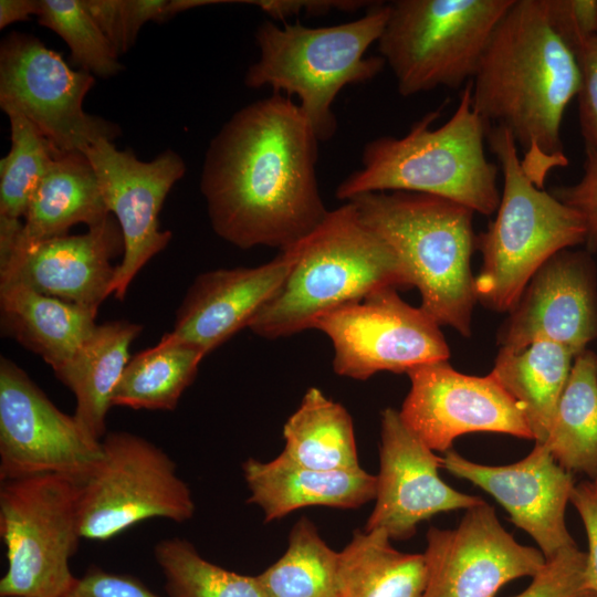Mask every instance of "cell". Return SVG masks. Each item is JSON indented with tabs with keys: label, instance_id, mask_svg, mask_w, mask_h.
<instances>
[{
	"label": "cell",
	"instance_id": "35",
	"mask_svg": "<svg viewBox=\"0 0 597 597\" xmlns=\"http://www.w3.org/2000/svg\"><path fill=\"white\" fill-rule=\"evenodd\" d=\"M85 8L118 55L135 43L149 21L165 22L167 0H83Z\"/></svg>",
	"mask_w": 597,
	"mask_h": 597
},
{
	"label": "cell",
	"instance_id": "39",
	"mask_svg": "<svg viewBox=\"0 0 597 597\" xmlns=\"http://www.w3.org/2000/svg\"><path fill=\"white\" fill-rule=\"evenodd\" d=\"M557 199L576 209L587 227L586 247L597 249V154L586 151L584 172L574 185L557 187L551 191Z\"/></svg>",
	"mask_w": 597,
	"mask_h": 597
},
{
	"label": "cell",
	"instance_id": "43",
	"mask_svg": "<svg viewBox=\"0 0 597 597\" xmlns=\"http://www.w3.org/2000/svg\"><path fill=\"white\" fill-rule=\"evenodd\" d=\"M40 9V0H1L0 1V29L18 21H27L30 15H36Z\"/></svg>",
	"mask_w": 597,
	"mask_h": 597
},
{
	"label": "cell",
	"instance_id": "7",
	"mask_svg": "<svg viewBox=\"0 0 597 597\" xmlns=\"http://www.w3.org/2000/svg\"><path fill=\"white\" fill-rule=\"evenodd\" d=\"M486 140L503 174V191L495 219L476 238L482 265L474 293L484 307L509 313L548 259L586 242L587 227L576 209L530 179L505 128L490 125Z\"/></svg>",
	"mask_w": 597,
	"mask_h": 597
},
{
	"label": "cell",
	"instance_id": "25",
	"mask_svg": "<svg viewBox=\"0 0 597 597\" xmlns=\"http://www.w3.org/2000/svg\"><path fill=\"white\" fill-rule=\"evenodd\" d=\"M142 326L127 321L96 325L75 356L54 371L75 396L74 417L95 439L106 434L113 391L129 360V347Z\"/></svg>",
	"mask_w": 597,
	"mask_h": 597
},
{
	"label": "cell",
	"instance_id": "12",
	"mask_svg": "<svg viewBox=\"0 0 597 597\" xmlns=\"http://www.w3.org/2000/svg\"><path fill=\"white\" fill-rule=\"evenodd\" d=\"M397 290H377L314 322L313 328L332 342L337 375L365 380L379 371L408 373L449 359L440 325L420 306L406 303Z\"/></svg>",
	"mask_w": 597,
	"mask_h": 597
},
{
	"label": "cell",
	"instance_id": "23",
	"mask_svg": "<svg viewBox=\"0 0 597 597\" xmlns=\"http://www.w3.org/2000/svg\"><path fill=\"white\" fill-rule=\"evenodd\" d=\"M96 313L21 283H0L1 332L41 356L53 371L82 347L97 325Z\"/></svg>",
	"mask_w": 597,
	"mask_h": 597
},
{
	"label": "cell",
	"instance_id": "30",
	"mask_svg": "<svg viewBox=\"0 0 597 597\" xmlns=\"http://www.w3.org/2000/svg\"><path fill=\"white\" fill-rule=\"evenodd\" d=\"M569 472L597 478V356H575L551 429L543 442Z\"/></svg>",
	"mask_w": 597,
	"mask_h": 597
},
{
	"label": "cell",
	"instance_id": "41",
	"mask_svg": "<svg viewBox=\"0 0 597 597\" xmlns=\"http://www.w3.org/2000/svg\"><path fill=\"white\" fill-rule=\"evenodd\" d=\"M570 503L582 519L588 540L585 565L586 585L597 594V484L594 481L575 484Z\"/></svg>",
	"mask_w": 597,
	"mask_h": 597
},
{
	"label": "cell",
	"instance_id": "24",
	"mask_svg": "<svg viewBox=\"0 0 597 597\" xmlns=\"http://www.w3.org/2000/svg\"><path fill=\"white\" fill-rule=\"evenodd\" d=\"M109 216L87 156L56 149L29 201L15 245L66 235L77 223L92 228Z\"/></svg>",
	"mask_w": 597,
	"mask_h": 597
},
{
	"label": "cell",
	"instance_id": "18",
	"mask_svg": "<svg viewBox=\"0 0 597 597\" xmlns=\"http://www.w3.org/2000/svg\"><path fill=\"white\" fill-rule=\"evenodd\" d=\"M597 338V287L588 253L563 250L527 283L498 333L500 349L520 352L552 342L574 356Z\"/></svg>",
	"mask_w": 597,
	"mask_h": 597
},
{
	"label": "cell",
	"instance_id": "21",
	"mask_svg": "<svg viewBox=\"0 0 597 597\" xmlns=\"http://www.w3.org/2000/svg\"><path fill=\"white\" fill-rule=\"evenodd\" d=\"M293 263L292 252L285 250L259 266L201 273L181 302L170 335L208 355L249 326L285 282Z\"/></svg>",
	"mask_w": 597,
	"mask_h": 597
},
{
	"label": "cell",
	"instance_id": "6",
	"mask_svg": "<svg viewBox=\"0 0 597 597\" xmlns=\"http://www.w3.org/2000/svg\"><path fill=\"white\" fill-rule=\"evenodd\" d=\"M388 15L389 3L374 1L360 18L332 27L264 21L255 32L259 59L244 84L295 95L318 140H328L337 128L333 104L341 90L374 78L386 65L366 52L379 40Z\"/></svg>",
	"mask_w": 597,
	"mask_h": 597
},
{
	"label": "cell",
	"instance_id": "14",
	"mask_svg": "<svg viewBox=\"0 0 597 597\" xmlns=\"http://www.w3.org/2000/svg\"><path fill=\"white\" fill-rule=\"evenodd\" d=\"M83 153L123 234V259L112 284V294L123 300L135 275L171 239L170 231L159 229L158 214L172 186L184 177L186 165L171 149L144 161L130 150L117 149L108 139L97 140Z\"/></svg>",
	"mask_w": 597,
	"mask_h": 597
},
{
	"label": "cell",
	"instance_id": "9",
	"mask_svg": "<svg viewBox=\"0 0 597 597\" xmlns=\"http://www.w3.org/2000/svg\"><path fill=\"white\" fill-rule=\"evenodd\" d=\"M0 535L8 568L1 597H62L82 538L76 482L59 474L2 481Z\"/></svg>",
	"mask_w": 597,
	"mask_h": 597
},
{
	"label": "cell",
	"instance_id": "38",
	"mask_svg": "<svg viewBox=\"0 0 597 597\" xmlns=\"http://www.w3.org/2000/svg\"><path fill=\"white\" fill-rule=\"evenodd\" d=\"M551 25L573 49L597 36V0H544Z\"/></svg>",
	"mask_w": 597,
	"mask_h": 597
},
{
	"label": "cell",
	"instance_id": "28",
	"mask_svg": "<svg viewBox=\"0 0 597 597\" xmlns=\"http://www.w3.org/2000/svg\"><path fill=\"white\" fill-rule=\"evenodd\" d=\"M207 354L165 334L158 344L129 358L112 395V407L174 410Z\"/></svg>",
	"mask_w": 597,
	"mask_h": 597
},
{
	"label": "cell",
	"instance_id": "15",
	"mask_svg": "<svg viewBox=\"0 0 597 597\" xmlns=\"http://www.w3.org/2000/svg\"><path fill=\"white\" fill-rule=\"evenodd\" d=\"M407 375L410 390L399 415L431 450L447 452L458 437L473 432L533 440L519 405L491 374L465 375L446 360L415 367Z\"/></svg>",
	"mask_w": 597,
	"mask_h": 597
},
{
	"label": "cell",
	"instance_id": "33",
	"mask_svg": "<svg viewBox=\"0 0 597 597\" xmlns=\"http://www.w3.org/2000/svg\"><path fill=\"white\" fill-rule=\"evenodd\" d=\"M154 555L169 597H268L258 575L224 569L205 559L184 538L160 541Z\"/></svg>",
	"mask_w": 597,
	"mask_h": 597
},
{
	"label": "cell",
	"instance_id": "32",
	"mask_svg": "<svg viewBox=\"0 0 597 597\" xmlns=\"http://www.w3.org/2000/svg\"><path fill=\"white\" fill-rule=\"evenodd\" d=\"M338 552L307 517L292 527L284 554L258 578L268 597H341Z\"/></svg>",
	"mask_w": 597,
	"mask_h": 597
},
{
	"label": "cell",
	"instance_id": "5",
	"mask_svg": "<svg viewBox=\"0 0 597 597\" xmlns=\"http://www.w3.org/2000/svg\"><path fill=\"white\" fill-rule=\"evenodd\" d=\"M349 201L407 264L420 307L439 325L470 336L476 302L474 212L444 198L407 191L369 192Z\"/></svg>",
	"mask_w": 597,
	"mask_h": 597
},
{
	"label": "cell",
	"instance_id": "34",
	"mask_svg": "<svg viewBox=\"0 0 597 597\" xmlns=\"http://www.w3.org/2000/svg\"><path fill=\"white\" fill-rule=\"evenodd\" d=\"M45 27L67 44L73 63L98 77H111L123 69L103 31L84 6L83 0H40L36 14Z\"/></svg>",
	"mask_w": 597,
	"mask_h": 597
},
{
	"label": "cell",
	"instance_id": "22",
	"mask_svg": "<svg viewBox=\"0 0 597 597\" xmlns=\"http://www.w3.org/2000/svg\"><path fill=\"white\" fill-rule=\"evenodd\" d=\"M250 496L265 522L307 506L357 509L375 499L376 475L356 470H320L301 465L281 452L271 461L250 458L242 464Z\"/></svg>",
	"mask_w": 597,
	"mask_h": 597
},
{
	"label": "cell",
	"instance_id": "42",
	"mask_svg": "<svg viewBox=\"0 0 597 597\" xmlns=\"http://www.w3.org/2000/svg\"><path fill=\"white\" fill-rule=\"evenodd\" d=\"M238 2L255 6L273 20L283 21L300 13L316 17L333 10L349 12L368 8L374 3V1L362 0H244Z\"/></svg>",
	"mask_w": 597,
	"mask_h": 597
},
{
	"label": "cell",
	"instance_id": "31",
	"mask_svg": "<svg viewBox=\"0 0 597 597\" xmlns=\"http://www.w3.org/2000/svg\"><path fill=\"white\" fill-rule=\"evenodd\" d=\"M2 111L10 122L11 147L0 160V260L14 248L21 218L56 150L20 112Z\"/></svg>",
	"mask_w": 597,
	"mask_h": 597
},
{
	"label": "cell",
	"instance_id": "4",
	"mask_svg": "<svg viewBox=\"0 0 597 597\" xmlns=\"http://www.w3.org/2000/svg\"><path fill=\"white\" fill-rule=\"evenodd\" d=\"M289 250L290 274L248 326L268 339L313 328L320 316L377 290L413 286L407 264L352 201L329 210Z\"/></svg>",
	"mask_w": 597,
	"mask_h": 597
},
{
	"label": "cell",
	"instance_id": "45",
	"mask_svg": "<svg viewBox=\"0 0 597 597\" xmlns=\"http://www.w3.org/2000/svg\"><path fill=\"white\" fill-rule=\"evenodd\" d=\"M594 482L597 484V478H596V480Z\"/></svg>",
	"mask_w": 597,
	"mask_h": 597
},
{
	"label": "cell",
	"instance_id": "13",
	"mask_svg": "<svg viewBox=\"0 0 597 597\" xmlns=\"http://www.w3.org/2000/svg\"><path fill=\"white\" fill-rule=\"evenodd\" d=\"M101 440L61 411L15 363L0 360V480L42 474L82 480Z\"/></svg>",
	"mask_w": 597,
	"mask_h": 597
},
{
	"label": "cell",
	"instance_id": "40",
	"mask_svg": "<svg viewBox=\"0 0 597 597\" xmlns=\"http://www.w3.org/2000/svg\"><path fill=\"white\" fill-rule=\"evenodd\" d=\"M62 597H160L138 578L92 566Z\"/></svg>",
	"mask_w": 597,
	"mask_h": 597
},
{
	"label": "cell",
	"instance_id": "27",
	"mask_svg": "<svg viewBox=\"0 0 597 597\" xmlns=\"http://www.w3.org/2000/svg\"><path fill=\"white\" fill-rule=\"evenodd\" d=\"M381 530L355 532L338 552L341 597H423L427 565L423 554L392 547Z\"/></svg>",
	"mask_w": 597,
	"mask_h": 597
},
{
	"label": "cell",
	"instance_id": "10",
	"mask_svg": "<svg viewBox=\"0 0 597 597\" xmlns=\"http://www.w3.org/2000/svg\"><path fill=\"white\" fill-rule=\"evenodd\" d=\"M101 446L98 461L76 482L82 538L107 541L150 519L193 516L190 488L163 449L126 431L106 433Z\"/></svg>",
	"mask_w": 597,
	"mask_h": 597
},
{
	"label": "cell",
	"instance_id": "17",
	"mask_svg": "<svg viewBox=\"0 0 597 597\" xmlns=\"http://www.w3.org/2000/svg\"><path fill=\"white\" fill-rule=\"evenodd\" d=\"M379 463L375 505L365 531L381 530L390 540H408L421 522L439 513L468 510L484 502L441 479L442 458L392 408L384 409L380 416Z\"/></svg>",
	"mask_w": 597,
	"mask_h": 597
},
{
	"label": "cell",
	"instance_id": "16",
	"mask_svg": "<svg viewBox=\"0 0 597 597\" xmlns=\"http://www.w3.org/2000/svg\"><path fill=\"white\" fill-rule=\"evenodd\" d=\"M426 537L423 597H495L504 585L532 578L546 563L538 548L516 542L485 502L465 510L455 528L431 526Z\"/></svg>",
	"mask_w": 597,
	"mask_h": 597
},
{
	"label": "cell",
	"instance_id": "1",
	"mask_svg": "<svg viewBox=\"0 0 597 597\" xmlns=\"http://www.w3.org/2000/svg\"><path fill=\"white\" fill-rule=\"evenodd\" d=\"M318 142L280 93L235 112L211 139L200 177L214 232L240 249L281 252L310 234L329 211L316 178Z\"/></svg>",
	"mask_w": 597,
	"mask_h": 597
},
{
	"label": "cell",
	"instance_id": "2",
	"mask_svg": "<svg viewBox=\"0 0 597 597\" xmlns=\"http://www.w3.org/2000/svg\"><path fill=\"white\" fill-rule=\"evenodd\" d=\"M471 82L473 109L511 134L524 171L543 188L553 169L568 165L561 128L580 86L576 56L551 25L544 0H514Z\"/></svg>",
	"mask_w": 597,
	"mask_h": 597
},
{
	"label": "cell",
	"instance_id": "26",
	"mask_svg": "<svg viewBox=\"0 0 597 597\" xmlns=\"http://www.w3.org/2000/svg\"><path fill=\"white\" fill-rule=\"evenodd\" d=\"M575 356L562 345L535 342L520 352L500 349L491 375L522 410L535 442L543 443Z\"/></svg>",
	"mask_w": 597,
	"mask_h": 597
},
{
	"label": "cell",
	"instance_id": "44",
	"mask_svg": "<svg viewBox=\"0 0 597 597\" xmlns=\"http://www.w3.org/2000/svg\"><path fill=\"white\" fill-rule=\"evenodd\" d=\"M235 1H224V0H167V4L165 7L164 17L165 21L169 20L170 18L175 17L178 13H181L184 11L203 7V6H210V4H219V3H233Z\"/></svg>",
	"mask_w": 597,
	"mask_h": 597
},
{
	"label": "cell",
	"instance_id": "8",
	"mask_svg": "<svg viewBox=\"0 0 597 597\" xmlns=\"http://www.w3.org/2000/svg\"><path fill=\"white\" fill-rule=\"evenodd\" d=\"M514 0H396L377 41L400 95L472 81L490 38Z\"/></svg>",
	"mask_w": 597,
	"mask_h": 597
},
{
	"label": "cell",
	"instance_id": "3",
	"mask_svg": "<svg viewBox=\"0 0 597 597\" xmlns=\"http://www.w3.org/2000/svg\"><path fill=\"white\" fill-rule=\"evenodd\" d=\"M472 82L461 91L452 116L433 128L441 108L416 121L400 137L368 142L362 167L336 188L343 201L369 192L407 191L436 196L491 216L501 193L499 166L485 156L489 124L473 109Z\"/></svg>",
	"mask_w": 597,
	"mask_h": 597
},
{
	"label": "cell",
	"instance_id": "29",
	"mask_svg": "<svg viewBox=\"0 0 597 597\" xmlns=\"http://www.w3.org/2000/svg\"><path fill=\"white\" fill-rule=\"evenodd\" d=\"M283 453L320 470L359 469L354 425L346 408L311 387L283 426Z\"/></svg>",
	"mask_w": 597,
	"mask_h": 597
},
{
	"label": "cell",
	"instance_id": "37",
	"mask_svg": "<svg viewBox=\"0 0 597 597\" xmlns=\"http://www.w3.org/2000/svg\"><path fill=\"white\" fill-rule=\"evenodd\" d=\"M573 53L580 73L577 96L585 150L597 154V36L582 41Z\"/></svg>",
	"mask_w": 597,
	"mask_h": 597
},
{
	"label": "cell",
	"instance_id": "19",
	"mask_svg": "<svg viewBox=\"0 0 597 597\" xmlns=\"http://www.w3.org/2000/svg\"><path fill=\"white\" fill-rule=\"evenodd\" d=\"M442 464L494 498L511 522L535 541L545 559L576 545L565 521L574 479L544 443L535 442L525 458L507 465L476 463L451 448Z\"/></svg>",
	"mask_w": 597,
	"mask_h": 597
},
{
	"label": "cell",
	"instance_id": "36",
	"mask_svg": "<svg viewBox=\"0 0 597 597\" xmlns=\"http://www.w3.org/2000/svg\"><path fill=\"white\" fill-rule=\"evenodd\" d=\"M586 553L577 545L565 548L532 577L530 585L513 597H597L585 580Z\"/></svg>",
	"mask_w": 597,
	"mask_h": 597
},
{
	"label": "cell",
	"instance_id": "11",
	"mask_svg": "<svg viewBox=\"0 0 597 597\" xmlns=\"http://www.w3.org/2000/svg\"><path fill=\"white\" fill-rule=\"evenodd\" d=\"M95 76L72 69L32 34L11 32L0 45V106L20 112L56 149L84 151L100 139L114 140L121 128L90 115L84 98Z\"/></svg>",
	"mask_w": 597,
	"mask_h": 597
},
{
	"label": "cell",
	"instance_id": "20",
	"mask_svg": "<svg viewBox=\"0 0 597 597\" xmlns=\"http://www.w3.org/2000/svg\"><path fill=\"white\" fill-rule=\"evenodd\" d=\"M124 253L117 220L111 214L76 235L15 245L0 263V283H21L39 293L97 312L112 294L111 261Z\"/></svg>",
	"mask_w": 597,
	"mask_h": 597
}]
</instances>
